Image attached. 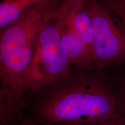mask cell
I'll use <instances>...</instances> for the list:
<instances>
[{
    "instance_id": "8992f818",
    "label": "cell",
    "mask_w": 125,
    "mask_h": 125,
    "mask_svg": "<svg viewBox=\"0 0 125 125\" xmlns=\"http://www.w3.org/2000/svg\"><path fill=\"white\" fill-rule=\"evenodd\" d=\"M56 11L73 25L92 53V19L86 0H62Z\"/></svg>"
},
{
    "instance_id": "7a4b0ae2",
    "label": "cell",
    "mask_w": 125,
    "mask_h": 125,
    "mask_svg": "<svg viewBox=\"0 0 125 125\" xmlns=\"http://www.w3.org/2000/svg\"><path fill=\"white\" fill-rule=\"evenodd\" d=\"M62 0H48L26 12L0 33V123L24 118L32 92V67L43 26Z\"/></svg>"
},
{
    "instance_id": "6da1fadb",
    "label": "cell",
    "mask_w": 125,
    "mask_h": 125,
    "mask_svg": "<svg viewBox=\"0 0 125 125\" xmlns=\"http://www.w3.org/2000/svg\"><path fill=\"white\" fill-rule=\"evenodd\" d=\"M26 115L40 125L105 121L125 118V98L105 69L73 67L60 80L31 93Z\"/></svg>"
},
{
    "instance_id": "ba28073f",
    "label": "cell",
    "mask_w": 125,
    "mask_h": 125,
    "mask_svg": "<svg viewBox=\"0 0 125 125\" xmlns=\"http://www.w3.org/2000/svg\"><path fill=\"white\" fill-rule=\"evenodd\" d=\"M108 10L117 27L125 36V0H97Z\"/></svg>"
},
{
    "instance_id": "30bf717a",
    "label": "cell",
    "mask_w": 125,
    "mask_h": 125,
    "mask_svg": "<svg viewBox=\"0 0 125 125\" xmlns=\"http://www.w3.org/2000/svg\"><path fill=\"white\" fill-rule=\"evenodd\" d=\"M53 125H125V118H117L103 122L89 123H66Z\"/></svg>"
},
{
    "instance_id": "52a82bcc",
    "label": "cell",
    "mask_w": 125,
    "mask_h": 125,
    "mask_svg": "<svg viewBox=\"0 0 125 125\" xmlns=\"http://www.w3.org/2000/svg\"><path fill=\"white\" fill-rule=\"evenodd\" d=\"M48 0H3L0 4V29L18 20L28 10Z\"/></svg>"
},
{
    "instance_id": "8fae6325",
    "label": "cell",
    "mask_w": 125,
    "mask_h": 125,
    "mask_svg": "<svg viewBox=\"0 0 125 125\" xmlns=\"http://www.w3.org/2000/svg\"><path fill=\"white\" fill-rule=\"evenodd\" d=\"M7 125H40L36 122H35L32 119L29 118V116H26L19 121H15L14 122L9 123Z\"/></svg>"
},
{
    "instance_id": "3957f363",
    "label": "cell",
    "mask_w": 125,
    "mask_h": 125,
    "mask_svg": "<svg viewBox=\"0 0 125 125\" xmlns=\"http://www.w3.org/2000/svg\"><path fill=\"white\" fill-rule=\"evenodd\" d=\"M86 1L92 19L94 69H107L125 62V36L97 0Z\"/></svg>"
},
{
    "instance_id": "277c9868",
    "label": "cell",
    "mask_w": 125,
    "mask_h": 125,
    "mask_svg": "<svg viewBox=\"0 0 125 125\" xmlns=\"http://www.w3.org/2000/svg\"><path fill=\"white\" fill-rule=\"evenodd\" d=\"M73 67L62 48L53 15L43 26L37 41L32 67V92L60 80Z\"/></svg>"
},
{
    "instance_id": "9c48e42d",
    "label": "cell",
    "mask_w": 125,
    "mask_h": 125,
    "mask_svg": "<svg viewBox=\"0 0 125 125\" xmlns=\"http://www.w3.org/2000/svg\"><path fill=\"white\" fill-rule=\"evenodd\" d=\"M105 70L112 86L125 98V62Z\"/></svg>"
},
{
    "instance_id": "5b68a950",
    "label": "cell",
    "mask_w": 125,
    "mask_h": 125,
    "mask_svg": "<svg viewBox=\"0 0 125 125\" xmlns=\"http://www.w3.org/2000/svg\"><path fill=\"white\" fill-rule=\"evenodd\" d=\"M54 18L59 29L62 48L72 65L81 69H94L92 52L73 25L56 10Z\"/></svg>"
}]
</instances>
